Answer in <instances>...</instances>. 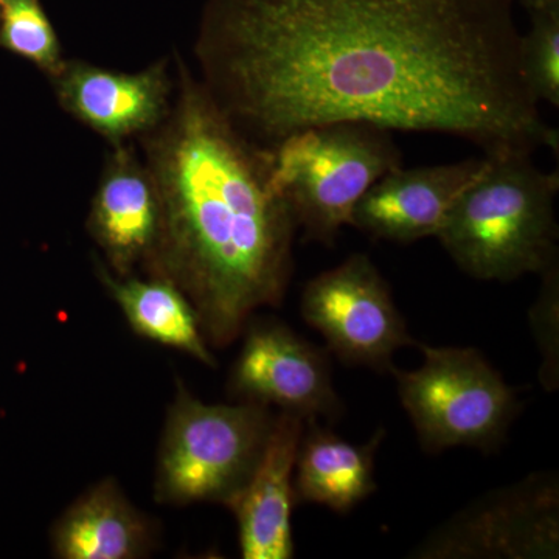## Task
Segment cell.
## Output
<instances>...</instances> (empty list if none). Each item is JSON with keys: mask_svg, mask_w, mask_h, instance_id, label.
Instances as JSON below:
<instances>
[{"mask_svg": "<svg viewBox=\"0 0 559 559\" xmlns=\"http://www.w3.org/2000/svg\"><path fill=\"white\" fill-rule=\"evenodd\" d=\"M520 40L507 0H212L198 58L219 108L264 148L366 123L487 156L558 151Z\"/></svg>", "mask_w": 559, "mask_h": 559, "instance_id": "obj_1", "label": "cell"}, {"mask_svg": "<svg viewBox=\"0 0 559 559\" xmlns=\"http://www.w3.org/2000/svg\"><path fill=\"white\" fill-rule=\"evenodd\" d=\"M146 168L160 207L148 275L178 286L210 345L224 348L253 312L278 307L293 277L297 224L272 151L242 134L180 66L179 92L150 132Z\"/></svg>", "mask_w": 559, "mask_h": 559, "instance_id": "obj_2", "label": "cell"}, {"mask_svg": "<svg viewBox=\"0 0 559 559\" xmlns=\"http://www.w3.org/2000/svg\"><path fill=\"white\" fill-rule=\"evenodd\" d=\"M532 156H487L484 170L460 194L437 234L473 278L513 282L558 266L559 175L539 170Z\"/></svg>", "mask_w": 559, "mask_h": 559, "instance_id": "obj_3", "label": "cell"}, {"mask_svg": "<svg viewBox=\"0 0 559 559\" xmlns=\"http://www.w3.org/2000/svg\"><path fill=\"white\" fill-rule=\"evenodd\" d=\"M272 151V175L305 240L331 248L353 210L382 176L403 165L392 131L331 123L294 132Z\"/></svg>", "mask_w": 559, "mask_h": 559, "instance_id": "obj_4", "label": "cell"}, {"mask_svg": "<svg viewBox=\"0 0 559 559\" xmlns=\"http://www.w3.org/2000/svg\"><path fill=\"white\" fill-rule=\"evenodd\" d=\"M274 418L271 407L250 401L204 403L179 381L157 454L154 499L226 506L255 469Z\"/></svg>", "mask_w": 559, "mask_h": 559, "instance_id": "obj_5", "label": "cell"}, {"mask_svg": "<svg viewBox=\"0 0 559 559\" xmlns=\"http://www.w3.org/2000/svg\"><path fill=\"white\" fill-rule=\"evenodd\" d=\"M423 364L404 371L395 366L399 395L419 444L429 454L466 447L491 451L499 447L516 418L520 403L479 349L429 347Z\"/></svg>", "mask_w": 559, "mask_h": 559, "instance_id": "obj_6", "label": "cell"}, {"mask_svg": "<svg viewBox=\"0 0 559 559\" xmlns=\"http://www.w3.org/2000/svg\"><path fill=\"white\" fill-rule=\"evenodd\" d=\"M305 322L337 358L388 373L400 348L417 344L396 308L389 283L366 253L320 272L301 293Z\"/></svg>", "mask_w": 559, "mask_h": 559, "instance_id": "obj_7", "label": "cell"}, {"mask_svg": "<svg viewBox=\"0 0 559 559\" xmlns=\"http://www.w3.org/2000/svg\"><path fill=\"white\" fill-rule=\"evenodd\" d=\"M559 480L533 473L465 507L412 551L417 559L558 558Z\"/></svg>", "mask_w": 559, "mask_h": 559, "instance_id": "obj_8", "label": "cell"}, {"mask_svg": "<svg viewBox=\"0 0 559 559\" xmlns=\"http://www.w3.org/2000/svg\"><path fill=\"white\" fill-rule=\"evenodd\" d=\"M231 369L235 399L297 415L305 421H337L344 406L331 378L329 356L277 320H249Z\"/></svg>", "mask_w": 559, "mask_h": 559, "instance_id": "obj_9", "label": "cell"}, {"mask_svg": "<svg viewBox=\"0 0 559 559\" xmlns=\"http://www.w3.org/2000/svg\"><path fill=\"white\" fill-rule=\"evenodd\" d=\"M487 165V156L395 168L373 183L353 210L349 226L374 240L411 245L437 237L460 194Z\"/></svg>", "mask_w": 559, "mask_h": 559, "instance_id": "obj_10", "label": "cell"}, {"mask_svg": "<svg viewBox=\"0 0 559 559\" xmlns=\"http://www.w3.org/2000/svg\"><path fill=\"white\" fill-rule=\"evenodd\" d=\"M51 79L62 108L116 145L150 134L171 108L173 84L164 62L135 73L64 62Z\"/></svg>", "mask_w": 559, "mask_h": 559, "instance_id": "obj_11", "label": "cell"}, {"mask_svg": "<svg viewBox=\"0 0 559 559\" xmlns=\"http://www.w3.org/2000/svg\"><path fill=\"white\" fill-rule=\"evenodd\" d=\"M305 425L304 418L288 412L275 415L255 469L226 503L237 520L245 559H290L296 554L294 469Z\"/></svg>", "mask_w": 559, "mask_h": 559, "instance_id": "obj_12", "label": "cell"}, {"mask_svg": "<svg viewBox=\"0 0 559 559\" xmlns=\"http://www.w3.org/2000/svg\"><path fill=\"white\" fill-rule=\"evenodd\" d=\"M160 207L146 165L127 146L110 154L92 200L87 229L112 274L127 277L145 266L159 238Z\"/></svg>", "mask_w": 559, "mask_h": 559, "instance_id": "obj_13", "label": "cell"}, {"mask_svg": "<svg viewBox=\"0 0 559 559\" xmlns=\"http://www.w3.org/2000/svg\"><path fill=\"white\" fill-rule=\"evenodd\" d=\"M51 551L61 559L146 558L159 528L128 499L117 480L92 485L51 527Z\"/></svg>", "mask_w": 559, "mask_h": 559, "instance_id": "obj_14", "label": "cell"}, {"mask_svg": "<svg viewBox=\"0 0 559 559\" xmlns=\"http://www.w3.org/2000/svg\"><path fill=\"white\" fill-rule=\"evenodd\" d=\"M384 436V429H378L367 443L355 444L318 421H307L294 469L297 502L340 514L359 506L377 491L374 457Z\"/></svg>", "mask_w": 559, "mask_h": 559, "instance_id": "obj_15", "label": "cell"}, {"mask_svg": "<svg viewBox=\"0 0 559 559\" xmlns=\"http://www.w3.org/2000/svg\"><path fill=\"white\" fill-rule=\"evenodd\" d=\"M98 278L119 305L132 331L143 340L178 349L207 367H216L200 316L189 297L168 280L120 277L97 264Z\"/></svg>", "mask_w": 559, "mask_h": 559, "instance_id": "obj_16", "label": "cell"}, {"mask_svg": "<svg viewBox=\"0 0 559 559\" xmlns=\"http://www.w3.org/2000/svg\"><path fill=\"white\" fill-rule=\"evenodd\" d=\"M0 46L47 75L60 72V40L39 0H0Z\"/></svg>", "mask_w": 559, "mask_h": 559, "instance_id": "obj_17", "label": "cell"}, {"mask_svg": "<svg viewBox=\"0 0 559 559\" xmlns=\"http://www.w3.org/2000/svg\"><path fill=\"white\" fill-rule=\"evenodd\" d=\"M532 13V28L520 40L522 79L536 102L559 106V2Z\"/></svg>", "mask_w": 559, "mask_h": 559, "instance_id": "obj_18", "label": "cell"}, {"mask_svg": "<svg viewBox=\"0 0 559 559\" xmlns=\"http://www.w3.org/2000/svg\"><path fill=\"white\" fill-rule=\"evenodd\" d=\"M543 289L539 299L533 307L532 323L536 331V340L543 352V382L547 389L558 388V266L544 272Z\"/></svg>", "mask_w": 559, "mask_h": 559, "instance_id": "obj_19", "label": "cell"}, {"mask_svg": "<svg viewBox=\"0 0 559 559\" xmlns=\"http://www.w3.org/2000/svg\"><path fill=\"white\" fill-rule=\"evenodd\" d=\"M509 2V0H507ZM524 3L530 11L540 9V7L547 5V3L554 2V0H520Z\"/></svg>", "mask_w": 559, "mask_h": 559, "instance_id": "obj_20", "label": "cell"}]
</instances>
